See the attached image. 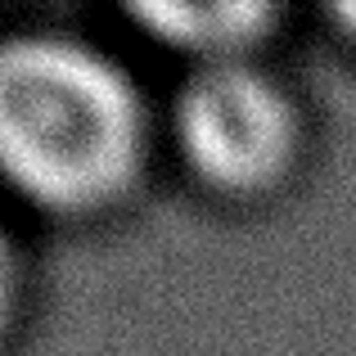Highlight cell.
<instances>
[{"mask_svg": "<svg viewBox=\"0 0 356 356\" xmlns=\"http://www.w3.org/2000/svg\"><path fill=\"white\" fill-rule=\"evenodd\" d=\"M145 154L140 95L108 54L59 32L0 41V176L54 212L122 199Z\"/></svg>", "mask_w": 356, "mask_h": 356, "instance_id": "6da1fadb", "label": "cell"}, {"mask_svg": "<svg viewBox=\"0 0 356 356\" xmlns=\"http://www.w3.org/2000/svg\"><path fill=\"white\" fill-rule=\"evenodd\" d=\"M181 154L212 190L257 194L289 172L298 113L270 72L248 59L203 63L176 95Z\"/></svg>", "mask_w": 356, "mask_h": 356, "instance_id": "7a4b0ae2", "label": "cell"}, {"mask_svg": "<svg viewBox=\"0 0 356 356\" xmlns=\"http://www.w3.org/2000/svg\"><path fill=\"white\" fill-rule=\"evenodd\" d=\"M131 14L167 45L194 50L203 63L243 59L252 36L275 18L270 5H136Z\"/></svg>", "mask_w": 356, "mask_h": 356, "instance_id": "3957f363", "label": "cell"}, {"mask_svg": "<svg viewBox=\"0 0 356 356\" xmlns=\"http://www.w3.org/2000/svg\"><path fill=\"white\" fill-rule=\"evenodd\" d=\"M9 298H14V261H9V243L0 239V325L9 316Z\"/></svg>", "mask_w": 356, "mask_h": 356, "instance_id": "277c9868", "label": "cell"}, {"mask_svg": "<svg viewBox=\"0 0 356 356\" xmlns=\"http://www.w3.org/2000/svg\"><path fill=\"white\" fill-rule=\"evenodd\" d=\"M339 23H343V27H348V32L356 36V5H343V9H339Z\"/></svg>", "mask_w": 356, "mask_h": 356, "instance_id": "5b68a950", "label": "cell"}]
</instances>
